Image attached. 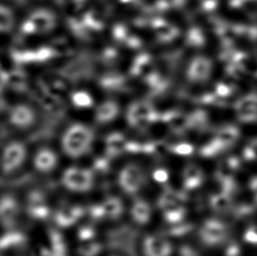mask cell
<instances>
[{"label": "cell", "instance_id": "obj_1", "mask_svg": "<svg viewBox=\"0 0 257 256\" xmlns=\"http://www.w3.org/2000/svg\"><path fill=\"white\" fill-rule=\"evenodd\" d=\"M94 133L91 128L76 123L67 129L62 139L63 152L74 159L80 158L90 152L93 143Z\"/></svg>", "mask_w": 257, "mask_h": 256}, {"label": "cell", "instance_id": "obj_2", "mask_svg": "<svg viewBox=\"0 0 257 256\" xmlns=\"http://www.w3.org/2000/svg\"><path fill=\"white\" fill-rule=\"evenodd\" d=\"M126 120L132 127H143L161 120L159 114L153 105L146 101H137L129 106Z\"/></svg>", "mask_w": 257, "mask_h": 256}, {"label": "cell", "instance_id": "obj_3", "mask_svg": "<svg viewBox=\"0 0 257 256\" xmlns=\"http://www.w3.org/2000/svg\"><path fill=\"white\" fill-rule=\"evenodd\" d=\"M63 184L69 191L74 192H88L94 184V174L89 169L71 167L64 171Z\"/></svg>", "mask_w": 257, "mask_h": 256}, {"label": "cell", "instance_id": "obj_4", "mask_svg": "<svg viewBox=\"0 0 257 256\" xmlns=\"http://www.w3.org/2000/svg\"><path fill=\"white\" fill-rule=\"evenodd\" d=\"M56 26V17L49 10L39 9L33 13L22 27V33L26 35L45 34L51 31Z\"/></svg>", "mask_w": 257, "mask_h": 256}, {"label": "cell", "instance_id": "obj_5", "mask_svg": "<svg viewBox=\"0 0 257 256\" xmlns=\"http://www.w3.org/2000/svg\"><path fill=\"white\" fill-rule=\"evenodd\" d=\"M145 181L143 170L135 163L125 165L118 174V182L122 191L129 195L137 193Z\"/></svg>", "mask_w": 257, "mask_h": 256}, {"label": "cell", "instance_id": "obj_6", "mask_svg": "<svg viewBox=\"0 0 257 256\" xmlns=\"http://www.w3.org/2000/svg\"><path fill=\"white\" fill-rule=\"evenodd\" d=\"M27 156V149L21 142H12L4 150L2 167L6 174L17 170L24 163Z\"/></svg>", "mask_w": 257, "mask_h": 256}, {"label": "cell", "instance_id": "obj_7", "mask_svg": "<svg viewBox=\"0 0 257 256\" xmlns=\"http://www.w3.org/2000/svg\"><path fill=\"white\" fill-rule=\"evenodd\" d=\"M35 112L27 104L15 105L10 111L9 120L11 124L20 129H27L34 125L35 121Z\"/></svg>", "mask_w": 257, "mask_h": 256}, {"label": "cell", "instance_id": "obj_8", "mask_svg": "<svg viewBox=\"0 0 257 256\" xmlns=\"http://www.w3.org/2000/svg\"><path fill=\"white\" fill-rule=\"evenodd\" d=\"M28 212L35 219L44 220L50 214V210L46 203L45 196L41 191H34L28 197Z\"/></svg>", "mask_w": 257, "mask_h": 256}, {"label": "cell", "instance_id": "obj_9", "mask_svg": "<svg viewBox=\"0 0 257 256\" xmlns=\"http://www.w3.org/2000/svg\"><path fill=\"white\" fill-rule=\"evenodd\" d=\"M146 256H171L172 245L164 237L159 235L147 236L143 243Z\"/></svg>", "mask_w": 257, "mask_h": 256}, {"label": "cell", "instance_id": "obj_10", "mask_svg": "<svg viewBox=\"0 0 257 256\" xmlns=\"http://www.w3.org/2000/svg\"><path fill=\"white\" fill-rule=\"evenodd\" d=\"M84 215V209L81 206L63 208L56 211L55 221L60 227L67 228L75 225Z\"/></svg>", "mask_w": 257, "mask_h": 256}, {"label": "cell", "instance_id": "obj_11", "mask_svg": "<svg viewBox=\"0 0 257 256\" xmlns=\"http://www.w3.org/2000/svg\"><path fill=\"white\" fill-rule=\"evenodd\" d=\"M211 72V62L205 57L195 58L188 69V78L191 82L198 83L208 78Z\"/></svg>", "mask_w": 257, "mask_h": 256}, {"label": "cell", "instance_id": "obj_12", "mask_svg": "<svg viewBox=\"0 0 257 256\" xmlns=\"http://www.w3.org/2000/svg\"><path fill=\"white\" fill-rule=\"evenodd\" d=\"M58 163L57 156L51 149H42L35 155L34 164L35 169L42 173H49L56 169Z\"/></svg>", "mask_w": 257, "mask_h": 256}, {"label": "cell", "instance_id": "obj_13", "mask_svg": "<svg viewBox=\"0 0 257 256\" xmlns=\"http://www.w3.org/2000/svg\"><path fill=\"white\" fill-rule=\"evenodd\" d=\"M161 120L166 123L176 134H182L190 127V117L179 111H166L161 114Z\"/></svg>", "mask_w": 257, "mask_h": 256}, {"label": "cell", "instance_id": "obj_14", "mask_svg": "<svg viewBox=\"0 0 257 256\" xmlns=\"http://www.w3.org/2000/svg\"><path fill=\"white\" fill-rule=\"evenodd\" d=\"M19 213V204L14 197L5 196L2 197L0 204V217L2 224L6 227L14 225V219Z\"/></svg>", "mask_w": 257, "mask_h": 256}, {"label": "cell", "instance_id": "obj_15", "mask_svg": "<svg viewBox=\"0 0 257 256\" xmlns=\"http://www.w3.org/2000/svg\"><path fill=\"white\" fill-rule=\"evenodd\" d=\"M127 143L120 133H112L105 139V153L108 158H115L126 152Z\"/></svg>", "mask_w": 257, "mask_h": 256}, {"label": "cell", "instance_id": "obj_16", "mask_svg": "<svg viewBox=\"0 0 257 256\" xmlns=\"http://www.w3.org/2000/svg\"><path fill=\"white\" fill-rule=\"evenodd\" d=\"M152 28L159 41L170 42L177 38L179 32L173 25L170 24L164 19H155L152 21Z\"/></svg>", "mask_w": 257, "mask_h": 256}, {"label": "cell", "instance_id": "obj_17", "mask_svg": "<svg viewBox=\"0 0 257 256\" xmlns=\"http://www.w3.org/2000/svg\"><path fill=\"white\" fill-rule=\"evenodd\" d=\"M119 107L114 101L108 100L98 105L95 111V120L98 124H108L118 117Z\"/></svg>", "mask_w": 257, "mask_h": 256}, {"label": "cell", "instance_id": "obj_18", "mask_svg": "<svg viewBox=\"0 0 257 256\" xmlns=\"http://www.w3.org/2000/svg\"><path fill=\"white\" fill-rule=\"evenodd\" d=\"M7 84L13 90L23 92L28 88V80L23 71L20 69H14L9 72L2 71V84Z\"/></svg>", "mask_w": 257, "mask_h": 256}, {"label": "cell", "instance_id": "obj_19", "mask_svg": "<svg viewBox=\"0 0 257 256\" xmlns=\"http://www.w3.org/2000/svg\"><path fill=\"white\" fill-rule=\"evenodd\" d=\"M185 199V196L182 192L174 191L171 188L166 187L157 201V205L163 211L168 209L181 206Z\"/></svg>", "mask_w": 257, "mask_h": 256}, {"label": "cell", "instance_id": "obj_20", "mask_svg": "<svg viewBox=\"0 0 257 256\" xmlns=\"http://www.w3.org/2000/svg\"><path fill=\"white\" fill-rule=\"evenodd\" d=\"M237 112L241 119L252 120L257 117V96H246L237 103Z\"/></svg>", "mask_w": 257, "mask_h": 256}, {"label": "cell", "instance_id": "obj_21", "mask_svg": "<svg viewBox=\"0 0 257 256\" xmlns=\"http://www.w3.org/2000/svg\"><path fill=\"white\" fill-rule=\"evenodd\" d=\"M152 215V208L150 204L143 199H137L131 208V216L134 221L144 225L149 224Z\"/></svg>", "mask_w": 257, "mask_h": 256}, {"label": "cell", "instance_id": "obj_22", "mask_svg": "<svg viewBox=\"0 0 257 256\" xmlns=\"http://www.w3.org/2000/svg\"><path fill=\"white\" fill-rule=\"evenodd\" d=\"M106 218L117 219L121 216L124 211L122 201L116 197H108L101 204Z\"/></svg>", "mask_w": 257, "mask_h": 256}, {"label": "cell", "instance_id": "obj_23", "mask_svg": "<svg viewBox=\"0 0 257 256\" xmlns=\"http://www.w3.org/2000/svg\"><path fill=\"white\" fill-rule=\"evenodd\" d=\"M233 63L239 66L244 73L257 76V58L246 54H236L233 56Z\"/></svg>", "mask_w": 257, "mask_h": 256}, {"label": "cell", "instance_id": "obj_24", "mask_svg": "<svg viewBox=\"0 0 257 256\" xmlns=\"http://www.w3.org/2000/svg\"><path fill=\"white\" fill-rule=\"evenodd\" d=\"M184 187L189 190L198 187L202 182L201 170L196 166H188L184 172Z\"/></svg>", "mask_w": 257, "mask_h": 256}, {"label": "cell", "instance_id": "obj_25", "mask_svg": "<svg viewBox=\"0 0 257 256\" xmlns=\"http://www.w3.org/2000/svg\"><path fill=\"white\" fill-rule=\"evenodd\" d=\"M201 235L206 242H215L223 235L222 226L215 222H208L202 229Z\"/></svg>", "mask_w": 257, "mask_h": 256}, {"label": "cell", "instance_id": "obj_26", "mask_svg": "<svg viewBox=\"0 0 257 256\" xmlns=\"http://www.w3.org/2000/svg\"><path fill=\"white\" fill-rule=\"evenodd\" d=\"M49 238L52 245V252L56 254H67V245L63 234L57 230L49 231Z\"/></svg>", "mask_w": 257, "mask_h": 256}, {"label": "cell", "instance_id": "obj_27", "mask_svg": "<svg viewBox=\"0 0 257 256\" xmlns=\"http://www.w3.org/2000/svg\"><path fill=\"white\" fill-rule=\"evenodd\" d=\"M26 241V237L18 232H7L1 239V249L5 250L14 246H21Z\"/></svg>", "mask_w": 257, "mask_h": 256}, {"label": "cell", "instance_id": "obj_28", "mask_svg": "<svg viewBox=\"0 0 257 256\" xmlns=\"http://www.w3.org/2000/svg\"><path fill=\"white\" fill-rule=\"evenodd\" d=\"M71 102L74 106L80 109L90 108L93 105V98L84 90H78L71 94Z\"/></svg>", "mask_w": 257, "mask_h": 256}, {"label": "cell", "instance_id": "obj_29", "mask_svg": "<svg viewBox=\"0 0 257 256\" xmlns=\"http://www.w3.org/2000/svg\"><path fill=\"white\" fill-rule=\"evenodd\" d=\"M185 216V209L182 205L164 211V219L171 225L180 224Z\"/></svg>", "mask_w": 257, "mask_h": 256}, {"label": "cell", "instance_id": "obj_30", "mask_svg": "<svg viewBox=\"0 0 257 256\" xmlns=\"http://www.w3.org/2000/svg\"><path fill=\"white\" fill-rule=\"evenodd\" d=\"M14 18L12 11L5 5L1 6L0 9V26L3 33L10 31L14 27Z\"/></svg>", "mask_w": 257, "mask_h": 256}, {"label": "cell", "instance_id": "obj_31", "mask_svg": "<svg viewBox=\"0 0 257 256\" xmlns=\"http://www.w3.org/2000/svg\"><path fill=\"white\" fill-rule=\"evenodd\" d=\"M238 132L233 127H226L219 132L217 142L219 145H227L236 140Z\"/></svg>", "mask_w": 257, "mask_h": 256}, {"label": "cell", "instance_id": "obj_32", "mask_svg": "<svg viewBox=\"0 0 257 256\" xmlns=\"http://www.w3.org/2000/svg\"><path fill=\"white\" fill-rule=\"evenodd\" d=\"M103 246L100 243L88 242L79 246L78 253L80 256H97L100 253Z\"/></svg>", "mask_w": 257, "mask_h": 256}, {"label": "cell", "instance_id": "obj_33", "mask_svg": "<svg viewBox=\"0 0 257 256\" xmlns=\"http://www.w3.org/2000/svg\"><path fill=\"white\" fill-rule=\"evenodd\" d=\"M193 147L188 143H179L170 146V151L178 156H190L193 152Z\"/></svg>", "mask_w": 257, "mask_h": 256}, {"label": "cell", "instance_id": "obj_34", "mask_svg": "<svg viewBox=\"0 0 257 256\" xmlns=\"http://www.w3.org/2000/svg\"><path fill=\"white\" fill-rule=\"evenodd\" d=\"M185 0H158L157 8L158 10L165 11L171 8H179L183 7Z\"/></svg>", "mask_w": 257, "mask_h": 256}, {"label": "cell", "instance_id": "obj_35", "mask_svg": "<svg viewBox=\"0 0 257 256\" xmlns=\"http://www.w3.org/2000/svg\"><path fill=\"white\" fill-rule=\"evenodd\" d=\"M95 235H96V232L93 227H91L90 225L83 226L78 231V238L83 241L90 240V239H93Z\"/></svg>", "mask_w": 257, "mask_h": 256}, {"label": "cell", "instance_id": "obj_36", "mask_svg": "<svg viewBox=\"0 0 257 256\" xmlns=\"http://www.w3.org/2000/svg\"><path fill=\"white\" fill-rule=\"evenodd\" d=\"M89 212H90V217L93 218V219H96V220H99V219H102V218H106L101 204H99V205L98 204H95V205L90 206V209H89Z\"/></svg>", "mask_w": 257, "mask_h": 256}, {"label": "cell", "instance_id": "obj_37", "mask_svg": "<svg viewBox=\"0 0 257 256\" xmlns=\"http://www.w3.org/2000/svg\"><path fill=\"white\" fill-rule=\"evenodd\" d=\"M169 177H170V176H169L167 170H164V169L157 170L153 173L154 180L156 181L157 183H159V184L166 183L169 180Z\"/></svg>", "mask_w": 257, "mask_h": 256}, {"label": "cell", "instance_id": "obj_38", "mask_svg": "<svg viewBox=\"0 0 257 256\" xmlns=\"http://www.w3.org/2000/svg\"><path fill=\"white\" fill-rule=\"evenodd\" d=\"M94 168L95 170L101 171V172H105L109 169V163H108L107 158H99L96 160L94 163Z\"/></svg>", "mask_w": 257, "mask_h": 256}, {"label": "cell", "instance_id": "obj_39", "mask_svg": "<svg viewBox=\"0 0 257 256\" xmlns=\"http://www.w3.org/2000/svg\"><path fill=\"white\" fill-rule=\"evenodd\" d=\"M229 204V200L227 199V197L223 196V197H216L213 200H212V205L215 208H219V209H222L228 205Z\"/></svg>", "mask_w": 257, "mask_h": 256}, {"label": "cell", "instance_id": "obj_40", "mask_svg": "<svg viewBox=\"0 0 257 256\" xmlns=\"http://www.w3.org/2000/svg\"><path fill=\"white\" fill-rule=\"evenodd\" d=\"M189 229H190V226L187 225H177L170 230V233L171 235H182V234H184V232L189 231Z\"/></svg>", "mask_w": 257, "mask_h": 256}, {"label": "cell", "instance_id": "obj_41", "mask_svg": "<svg viewBox=\"0 0 257 256\" xmlns=\"http://www.w3.org/2000/svg\"><path fill=\"white\" fill-rule=\"evenodd\" d=\"M181 256H197L193 250L190 248L189 246H184L180 249Z\"/></svg>", "mask_w": 257, "mask_h": 256}, {"label": "cell", "instance_id": "obj_42", "mask_svg": "<svg viewBox=\"0 0 257 256\" xmlns=\"http://www.w3.org/2000/svg\"><path fill=\"white\" fill-rule=\"evenodd\" d=\"M246 239L250 241V242H257V233L254 232V231H249L247 232V235H246Z\"/></svg>", "mask_w": 257, "mask_h": 256}, {"label": "cell", "instance_id": "obj_43", "mask_svg": "<svg viewBox=\"0 0 257 256\" xmlns=\"http://www.w3.org/2000/svg\"><path fill=\"white\" fill-rule=\"evenodd\" d=\"M50 256H67V254H56V253H54L53 252H51V255Z\"/></svg>", "mask_w": 257, "mask_h": 256}, {"label": "cell", "instance_id": "obj_44", "mask_svg": "<svg viewBox=\"0 0 257 256\" xmlns=\"http://www.w3.org/2000/svg\"><path fill=\"white\" fill-rule=\"evenodd\" d=\"M74 2H76L77 4L83 3L85 0H73Z\"/></svg>", "mask_w": 257, "mask_h": 256}]
</instances>
